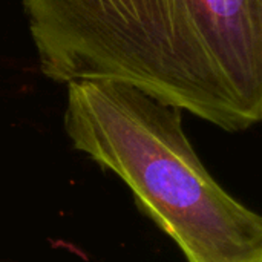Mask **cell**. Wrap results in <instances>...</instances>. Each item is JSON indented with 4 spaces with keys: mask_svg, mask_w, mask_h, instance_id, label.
Masks as SVG:
<instances>
[{
    "mask_svg": "<svg viewBox=\"0 0 262 262\" xmlns=\"http://www.w3.org/2000/svg\"><path fill=\"white\" fill-rule=\"evenodd\" d=\"M40 72L114 80L243 132L262 118V0H21Z\"/></svg>",
    "mask_w": 262,
    "mask_h": 262,
    "instance_id": "obj_1",
    "label": "cell"
},
{
    "mask_svg": "<svg viewBox=\"0 0 262 262\" xmlns=\"http://www.w3.org/2000/svg\"><path fill=\"white\" fill-rule=\"evenodd\" d=\"M180 109L114 80L68 83L64 130L115 173L186 262H262V220L207 172Z\"/></svg>",
    "mask_w": 262,
    "mask_h": 262,
    "instance_id": "obj_2",
    "label": "cell"
}]
</instances>
